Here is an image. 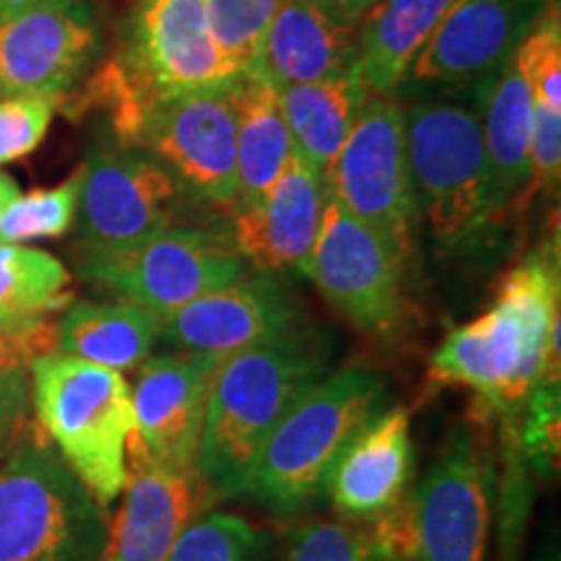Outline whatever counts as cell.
<instances>
[{"label":"cell","mask_w":561,"mask_h":561,"mask_svg":"<svg viewBox=\"0 0 561 561\" xmlns=\"http://www.w3.org/2000/svg\"><path fill=\"white\" fill-rule=\"evenodd\" d=\"M34 356L32 346L0 331V421L16 432L24 430L32 409L30 364Z\"/></svg>","instance_id":"obj_35"},{"label":"cell","mask_w":561,"mask_h":561,"mask_svg":"<svg viewBox=\"0 0 561 561\" xmlns=\"http://www.w3.org/2000/svg\"><path fill=\"white\" fill-rule=\"evenodd\" d=\"M55 3V0H0V16H9V13L34 9V5Z\"/></svg>","instance_id":"obj_39"},{"label":"cell","mask_w":561,"mask_h":561,"mask_svg":"<svg viewBox=\"0 0 561 561\" xmlns=\"http://www.w3.org/2000/svg\"><path fill=\"white\" fill-rule=\"evenodd\" d=\"M333 348L305 322L276 339L224 356L203 419L198 473L224 500H242L252 462L278 421L328 375Z\"/></svg>","instance_id":"obj_3"},{"label":"cell","mask_w":561,"mask_h":561,"mask_svg":"<svg viewBox=\"0 0 561 561\" xmlns=\"http://www.w3.org/2000/svg\"><path fill=\"white\" fill-rule=\"evenodd\" d=\"M455 0H380L356 34V76L371 96H396Z\"/></svg>","instance_id":"obj_22"},{"label":"cell","mask_w":561,"mask_h":561,"mask_svg":"<svg viewBox=\"0 0 561 561\" xmlns=\"http://www.w3.org/2000/svg\"><path fill=\"white\" fill-rule=\"evenodd\" d=\"M16 437H19V432L11 430V426H5L3 421H0V460L5 458V453L11 450L13 439H16Z\"/></svg>","instance_id":"obj_41"},{"label":"cell","mask_w":561,"mask_h":561,"mask_svg":"<svg viewBox=\"0 0 561 561\" xmlns=\"http://www.w3.org/2000/svg\"><path fill=\"white\" fill-rule=\"evenodd\" d=\"M559 263L533 252L504 276L494 305L434 348L430 380L466 388L483 424L517 426L530 392L559 377Z\"/></svg>","instance_id":"obj_1"},{"label":"cell","mask_w":561,"mask_h":561,"mask_svg":"<svg viewBox=\"0 0 561 561\" xmlns=\"http://www.w3.org/2000/svg\"><path fill=\"white\" fill-rule=\"evenodd\" d=\"M561 178V112L533 102L530 133V185L528 198L536 193H557Z\"/></svg>","instance_id":"obj_36"},{"label":"cell","mask_w":561,"mask_h":561,"mask_svg":"<svg viewBox=\"0 0 561 561\" xmlns=\"http://www.w3.org/2000/svg\"><path fill=\"white\" fill-rule=\"evenodd\" d=\"M388 405V385L367 367L328 371L278 421L252 462L242 500L273 515H297L325 494L341 453Z\"/></svg>","instance_id":"obj_4"},{"label":"cell","mask_w":561,"mask_h":561,"mask_svg":"<svg viewBox=\"0 0 561 561\" xmlns=\"http://www.w3.org/2000/svg\"><path fill=\"white\" fill-rule=\"evenodd\" d=\"M280 0H206L216 45L240 76L250 73Z\"/></svg>","instance_id":"obj_31"},{"label":"cell","mask_w":561,"mask_h":561,"mask_svg":"<svg viewBox=\"0 0 561 561\" xmlns=\"http://www.w3.org/2000/svg\"><path fill=\"white\" fill-rule=\"evenodd\" d=\"M551 0H455L405 76L398 100L462 94L483 100Z\"/></svg>","instance_id":"obj_11"},{"label":"cell","mask_w":561,"mask_h":561,"mask_svg":"<svg viewBox=\"0 0 561 561\" xmlns=\"http://www.w3.org/2000/svg\"><path fill=\"white\" fill-rule=\"evenodd\" d=\"M561 388L559 377H546L536 385L517 424V445L533 479H549L559 462Z\"/></svg>","instance_id":"obj_32"},{"label":"cell","mask_w":561,"mask_h":561,"mask_svg":"<svg viewBox=\"0 0 561 561\" xmlns=\"http://www.w3.org/2000/svg\"><path fill=\"white\" fill-rule=\"evenodd\" d=\"M533 561H561V553H559V538H546V541L538 546L536 551V559Z\"/></svg>","instance_id":"obj_40"},{"label":"cell","mask_w":561,"mask_h":561,"mask_svg":"<svg viewBox=\"0 0 561 561\" xmlns=\"http://www.w3.org/2000/svg\"><path fill=\"white\" fill-rule=\"evenodd\" d=\"M325 206V178L291 151L261 201L231 208L229 237L250 271L307 276Z\"/></svg>","instance_id":"obj_17"},{"label":"cell","mask_w":561,"mask_h":561,"mask_svg":"<svg viewBox=\"0 0 561 561\" xmlns=\"http://www.w3.org/2000/svg\"><path fill=\"white\" fill-rule=\"evenodd\" d=\"M533 94L515 58L502 68L481 102V136L496 195L510 210L528 198Z\"/></svg>","instance_id":"obj_27"},{"label":"cell","mask_w":561,"mask_h":561,"mask_svg":"<svg viewBox=\"0 0 561 561\" xmlns=\"http://www.w3.org/2000/svg\"><path fill=\"white\" fill-rule=\"evenodd\" d=\"M237 121V201L234 206L261 201L284 172L294 144L278 89L257 73L242 76L231 87ZM231 206V208H234Z\"/></svg>","instance_id":"obj_25"},{"label":"cell","mask_w":561,"mask_h":561,"mask_svg":"<svg viewBox=\"0 0 561 561\" xmlns=\"http://www.w3.org/2000/svg\"><path fill=\"white\" fill-rule=\"evenodd\" d=\"M81 252H115L180 224L191 193L136 149L96 151L81 164Z\"/></svg>","instance_id":"obj_13"},{"label":"cell","mask_w":561,"mask_h":561,"mask_svg":"<svg viewBox=\"0 0 561 561\" xmlns=\"http://www.w3.org/2000/svg\"><path fill=\"white\" fill-rule=\"evenodd\" d=\"M356 34L359 26L343 24L320 0H280L250 73L276 89L346 73L356 66Z\"/></svg>","instance_id":"obj_21"},{"label":"cell","mask_w":561,"mask_h":561,"mask_svg":"<svg viewBox=\"0 0 561 561\" xmlns=\"http://www.w3.org/2000/svg\"><path fill=\"white\" fill-rule=\"evenodd\" d=\"M60 102L37 94L0 96V167L30 157L50 130Z\"/></svg>","instance_id":"obj_34"},{"label":"cell","mask_w":561,"mask_h":561,"mask_svg":"<svg viewBox=\"0 0 561 561\" xmlns=\"http://www.w3.org/2000/svg\"><path fill=\"white\" fill-rule=\"evenodd\" d=\"M320 3L325 5L335 19H341L343 24L359 26L362 19L367 16L380 0H320Z\"/></svg>","instance_id":"obj_37"},{"label":"cell","mask_w":561,"mask_h":561,"mask_svg":"<svg viewBox=\"0 0 561 561\" xmlns=\"http://www.w3.org/2000/svg\"><path fill=\"white\" fill-rule=\"evenodd\" d=\"M68 286V268L50 252L0 242V331L37 356L55 351L53 314L73 301Z\"/></svg>","instance_id":"obj_24"},{"label":"cell","mask_w":561,"mask_h":561,"mask_svg":"<svg viewBox=\"0 0 561 561\" xmlns=\"http://www.w3.org/2000/svg\"><path fill=\"white\" fill-rule=\"evenodd\" d=\"M411 413L385 405L356 432L328 479L325 496L348 520L371 523L388 515L413 486Z\"/></svg>","instance_id":"obj_20"},{"label":"cell","mask_w":561,"mask_h":561,"mask_svg":"<svg viewBox=\"0 0 561 561\" xmlns=\"http://www.w3.org/2000/svg\"><path fill=\"white\" fill-rule=\"evenodd\" d=\"M496 453L476 424H455L388 520L403 561H489Z\"/></svg>","instance_id":"obj_7"},{"label":"cell","mask_w":561,"mask_h":561,"mask_svg":"<svg viewBox=\"0 0 561 561\" xmlns=\"http://www.w3.org/2000/svg\"><path fill=\"white\" fill-rule=\"evenodd\" d=\"M280 561H403L388 517L371 523H310L289 536Z\"/></svg>","instance_id":"obj_28"},{"label":"cell","mask_w":561,"mask_h":561,"mask_svg":"<svg viewBox=\"0 0 561 561\" xmlns=\"http://www.w3.org/2000/svg\"><path fill=\"white\" fill-rule=\"evenodd\" d=\"M130 149L149 153L191 198L229 208L237 201V121L231 87L157 96Z\"/></svg>","instance_id":"obj_12"},{"label":"cell","mask_w":561,"mask_h":561,"mask_svg":"<svg viewBox=\"0 0 561 561\" xmlns=\"http://www.w3.org/2000/svg\"><path fill=\"white\" fill-rule=\"evenodd\" d=\"M30 385L39 434L107 510L128 483L136 434L130 382L115 369L47 351L32 359Z\"/></svg>","instance_id":"obj_5"},{"label":"cell","mask_w":561,"mask_h":561,"mask_svg":"<svg viewBox=\"0 0 561 561\" xmlns=\"http://www.w3.org/2000/svg\"><path fill=\"white\" fill-rule=\"evenodd\" d=\"M81 276L115 299L167 320L203 294L248 273L229 229L178 227L115 252H81Z\"/></svg>","instance_id":"obj_8"},{"label":"cell","mask_w":561,"mask_h":561,"mask_svg":"<svg viewBox=\"0 0 561 561\" xmlns=\"http://www.w3.org/2000/svg\"><path fill=\"white\" fill-rule=\"evenodd\" d=\"M216 500L198 468L161 466L136 453L102 561H164Z\"/></svg>","instance_id":"obj_19"},{"label":"cell","mask_w":561,"mask_h":561,"mask_svg":"<svg viewBox=\"0 0 561 561\" xmlns=\"http://www.w3.org/2000/svg\"><path fill=\"white\" fill-rule=\"evenodd\" d=\"M100 45L89 0H55L0 16V96L37 94L62 104Z\"/></svg>","instance_id":"obj_15"},{"label":"cell","mask_w":561,"mask_h":561,"mask_svg":"<svg viewBox=\"0 0 561 561\" xmlns=\"http://www.w3.org/2000/svg\"><path fill=\"white\" fill-rule=\"evenodd\" d=\"M331 198L380 231L405 265L416 252L419 210L413 195L405 107L398 96H369L325 172Z\"/></svg>","instance_id":"obj_9"},{"label":"cell","mask_w":561,"mask_h":561,"mask_svg":"<svg viewBox=\"0 0 561 561\" xmlns=\"http://www.w3.org/2000/svg\"><path fill=\"white\" fill-rule=\"evenodd\" d=\"M271 533L248 517L208 510L201 515L164 561H271Z\"/></svg>","instance_id":"obj_29"},{"label":"cell","mask_w":561,"mask_h":561,"mask_svg":"<svg viewBox=\"0 0 561 561\" xmlns=\"http://www.w3.org/2000/svg\"><path fill=\"white\" fill-rule=\"evenodd\" d=\"M107 541L102 504L24 426L0 460V561H102Z\"/></svg>","instance_id":"obj_6"},{"label":"cell","mask_w":561,"mask_h":561,"mask_svg":"<svg viewBox=\"0 0 561 561\" xmlns=\"http://www.w3.org/2000/svg\"><path fill=\"white\" fill-rule=\"evenodd\" d=\"M81 167L47 191L16 195L0 221V242L24 244L32 240H55L76 227L81 195Z\"/></svg>","instance_id":"obj_30"},{"label":"cell","mask_w":561,"mask_h":561,"mask_svg":"<svg viewBox=\"0 0 561 561\" xmlns=\"http://www.w3.org/2000/svg\"><path fill=\"white\" fill-rule=\"evenodd\" d=\"M369 96L371 94L354 68L331 76V79L278 89L294 151L322 178H325L335 153L341 151L343 140L348 138Z\"/></svg>","instance_id":"obj_26"},{"label":"cell","mask_w":561,"mask_h":561,"mask_svg":"<svg viewBox=\"0 0 561 561\" xmlns=\"http://www.w3.org/2000/svg\"><path fill=\"white\" fill-rule=\"evenodd\" d=\"M405 149L419 227L439 261L476 268L502 255L512 214L496 195L481 136V102L462 94L405 100Z\"/></svg>","instance_id":"obj_2"},{"label":"cell","mask_w":561,"mask_h":561,"mask_svg":"<svg viewBox=\"0 0 561 561\" xmlns=\"http://www.w3.org/2000/svg\"><path fill=\"white\" fill-rule=\"evenodd\" d=\"M405 268L401 252L380 231L328 193L307 278L348 325L382 343L396 339L409 312Z\"/></svg>","instance_id":"obj_10"},{"label":"cell","mask_w":561,"mask_h":561,"mask_svg":"<svg viewBox=\"0 0 561 561\" xmlns=\"http://www.w3.org/2000/svg\"><path fill=\"white\" fill-rule=\"evenodd\" d=\"M219 356L195 351L151 354L130 385L136 453L172 468H198L203 419Z\"/></svg>","instance_id":"obj_16"},{"label":"cell","mask_w":561,"mask_h":561,"mask_svg":"<svg viewBox=\"0 0 561 561\" xmlns=\"http://www.w3.org/2000/svg\"><path fill=\"white\" fill-rule=\"evenodd\" d=\"M161 325L164 320L128 299L70 301L55 322V351L125 375L153 354Z\"/></svg>","instance_id":"obj_23"},{"label":"cell","mask_w":561,"mask_h":561,"mask_svg":"<svg viewBox=\"0 0 561 561\" xmlns=\"http://www.w3.org/2000/svg\"><path fill=\"white\" fill-rule=\"evenodd\" d=\"M515 62L528 81L533 102L561 112V21L557 5H551L523 39Z\"/></svg>","instance_id":"obj_33"},{"label":"cell","mask_w":561,"mask_h":561,"mask_svg":"<svg viewBox=\"0 0 561 561\" xmlns=\"http://www.w3.org/2000/svg\"><path fill=\"white\" fill-rule=\"evenodd\" d=\"M117 62L151 96L229 89L242 79L216 45L206 0H136Z\"/></svg>","instance_id":"obj_14"},{"label":"cell","mask_w":561,"mask_h":561,"mask_svg":"<svg viewBox=\"0 0 561 561\" xmlns=\"http://www.w3.org/2000/svg\"><path fill=\"white\" fill-rule=\"evenodd\" d=\"M19 193H21V191H19L16 180L9 178V174L0 172V221H3L5 208H9L11 203L16 201V195H19Z\"/></svg>","instance_id":"obj_38"},{"label":"cell","mask_w":561,"mask_h":561,"mask_svg":"<svg viewBox=\"0 0 561 561\" xmlns=\"http://www.w3.org/2000/svg\"><path fill=\"white\" fill-rule=\"evenodd\" d=\"M301 325V310L294 294L278 276L248 271L227 286L203 294L161 325L167 348L195 354H237Z\"/></svg>","instance_id":"obj_18"}]
</instances>
